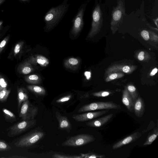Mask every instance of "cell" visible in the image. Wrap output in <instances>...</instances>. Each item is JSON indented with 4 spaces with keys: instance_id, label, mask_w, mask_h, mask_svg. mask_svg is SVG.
I'll return each instance as SVG.
<instances>
[{
    "instance_id": "1",
    "label": "cell",
    "mask_w": 158,
    "mask_h": 158,
    "mask_svg": "<svg viewBox=\"0 0 158 158\" xmlns=\"http://www.w3.org/2000/svg\"><path fill=\"white\" fill-rule=\"evenodd\" d=\"M70 4L69 0H64L59 5L51 8L44 17L45 31H50L56 27L67 13Z\"/></svg>"
},
{
    "instance_id": "2",
    "label": "cell",
    "mask_w": 158,
    "mask_h": 158,
    "mask_svg": "<svg viewBox=\"0 0 158 158\" xmlns=\"http://www.w3.org/2000/svg\"><path fill=\"white\" fill-rule=\"evenodd\" d=\"M88 0L82 3L72 20V27L70 33L73 36H78L81 31L84 25V15L88 4Z\"/></svg>"
},
{
    "instance_id": "3",
    "label": "cell",
    "mask_w": 158,
    "mask_h": 158,
    "mask_svg": "<svg viewBox=\"0 0 158 158\" xmlns=\"http://www.w3.org/2000/svg\"><path fill=\"white\" fill-rule=\"evenodd\" d=\"M125 0H118L117 5L114 7L111 14V28L113 31L117 29L123 20L125 15Z\"/></svg>"
},
{
    "instance_id": "4",
    "label": "cell",
    "mask_w": 158,
    "mask_h": 158,
    "mask_svg": "<svg viewBox=\"0 0 158 158\" xmlns=\"http://www.w3.org/2000/svg\"><path fill=\"white\" fill-rule=\"evenodd\" d=\"M103 21L102 14L100 4L95 0L94 6L92 14L91 29L88 37H91L95 35L102 27Z\"/></svg>"
},
{
    "instance_id": "5",
    "label": "cell",
    "mask_w": 158,
    "mask_h": 158,
    "mask_svg": "<svg viewBox=\"0 0 158 158\" xmlns=\"http://www.w3.org/2000/svg\"><path fill=\"white\" fill-rule=\"evenodd\" d=\"M121 106L116 103L108 102H95L84 105L78 110L79 113L100 110L120 109Z\"/></svg>"
},
{
    "instance_id": "6",
    "label": "cell",
    "mask_w": 158,
    "mask_h": 158,
    "mask_svg": "<svg viewBox=\"0 0 158 158\" xmlns=\"http://www.w3.org/2000/svg\"><path fill=\"white\" fill-rule=\"evenodd\" d=\"M93 135L88 134H81L70 137L62 144L63 146L77 147L82 146L94 141Z\"/></svg>"
},
{
    "instance_id": "7",
    "label": "cell",
    "mask_w": 158,
    "mask_h": 158,
    "mask_svg": "<svg viewBox=\"0 0 158 158\" xmlns=\"http://www.w3.org/2000/svg\"><path fill=\"white\" fill-rule=\"evenodd\" d=\"M21 105L19 117L23 120L33 119L38 113V107L31 103L28 99L23 102Z\"/></svg>"
},
{
    "instance_id": "8",
    "label": "cell",
    "mask_w": 158,
    "mask_h": 158,
    "mask_svg": "<svg viewBox=\"0 0 158 158\" xmlns=\"http://www.w3.org/2000/svg\"><path fill=\"white\" fill-rule=\"evenodd\" d=\"M44 135V133L42 131H34L22 137L14 144L15 146L19 147H28L38 141Z\"/></svg>"
},
{
    "instance_id": "9",
    "label": "cell",
    "mask_w": 158,
    "mask_h": 158,
    "mask_svg": "<svg viewBox=\"0 0 158 158\" xmlns=\"http://www.w3.org/2000/svg\"><path fill=\"white\" fill-rule=\"evenodd\" d=\"M36 121L34 119L23 120L10 127L8 129V135L13 137L26 131L34 126Z\"/></svg>"
},
{
    "instance_id": "10",
    "label": "cell",
    "mask_w": 158,
    "mask_h": 158,
    "mask_svg": "<svg viewBox=\"0 0 158 158\" xmlns=\"http://www.w3.org/2000/svg\"><path fill=\"white\" fill-rule=\"evenodd\" d=\"M109 112V110L106 109L99 111L89 112L81 114H74L73 116V118L77 122H85L95 118Z\"/></svg>"
},
{
    "instance_id": "11",
    "label": "cell",
    "mask_w": 158,
    "mask_h": 158,
    "mask_svg": "<svg viewBox=\"0 0 158 158\" xmlns=\"http://www.w3.org/2000/svg\"><path fill=\"white\" fill-rule=\"evenodd\" d=\"M141 136V133L138 131L127 136L114 144L112 147L113 149H118L121 147L138 139Z\"/></svg>"
},
{
    "instance_id": "12",
    "label": "cell",
    "mask_w": 158,
    "mask_h": 158,
    "mask_svg": "<svg viewBox=\"0 0 158 158\" xmlns=\"http://www.w3.org/2000/svg\"><path fill=\"white\" fill-rule=\"evenodd\" d=\"M113 114L110 113L100 118L90 121L86 123V125L92 127H99L108 122L112 117Z\"/></svg>"
},
{
    "instance_id": "13",
    "label": "cell",
    "mask_w": 158,
    "mask_h": 158,
    "mask_svg": "<svg viewBox=\"0 0 158 158\" xmlns=\"http://www.w3.org/2000/svg\"><path fill=\"white\" fill-rule=\"evenodd\" d=\"M55 115L59 122V128L69 132L71 129L72 125L67 118L65 116L62 115L57 111L56 112Z\"/></svg>"
},
{
    "instance_id": "14",
    "label": "cell",
    "mask_w": 158,
    "mask_h": 158,
    "mask_svg": "<svg viewBox=\"0 0 158 158\" xmlns=\"http://www.w3.org/2000/svg\"><path fill=\"white\" fill-rule=\"evenodd\" d=\"M122 102L128 110L131 112H134V102L127 89H125L123 91Z\"/></svg>"
},
{
    "instance_id": "15",
    "label": "cell",
    "mask_w": 158,
    "mask_h": 158,
    "mask_svg": "<svg viewBox=\"0 0 158 158\" xmlns=\"http://www.w3.org/2000/svg\"><path fill=\"white\" fill-rule=\"evenodd\" d=\"M145 110L144 102L142 98L138 97L135 102L134 107V111L136 116L142 117L144 114Z\"/></svg>"
},
{
    "instance_id": "16",
    "label": "cell",
    "mask_w": 158,
    "mask_h": 158,
    "mask_svg": "<svg viewBox=\"0 0 158 158\" xmlns=\"http://www.w3.org/2000/svg\"><path fill=\"white\" fill-rule=\"evenodd\" d=\"M31 64H38L42 67H45L49 64V60L45 56L40 55L32 56L28 60Z\"/></svg>"
},
{
    "instance_id": "17",
    "label": "cell",
    "mask_w": 158,
    "mask_h": 158,
    "mask_svg": "<svg viewBox=\"0 0 158 158\" xmlns=\"http://www.w3.org/2000/svg\"><path fill=\"white\" fill-rule=\"evenodd\" d=\"M80 63V60L78 59L71 57L65 60L64 64L66 68L75 70L78 68Z\"/></svg>"
},
{
    "instance_id": "18",
    "label": "cell",
    "mask_w": 158,
    "mask_h": 158,
    "mask_svg": "<svg viewBox=\"0 0 158 158\" xmlns=\"http://www.w3.org/2000/svg\"><path fill=\"white\" fill-rule=\"evenodd\" d=\"M18 109L21 107L22 103L28 99V96L26 90L23 87L17 89Z\"/></svg>"
},
{
    "instance_id": "19",
    "label": "cell",
    "mask_w": 158,
    "mask_h": 158,
    "mask_svg": "<svg viewBox=\"0 0 158 158\" xmlns=\"http://www.w3.org/2000/svg\"><path fill=\"white\" fill-rule=\"evenodd\" d=\"M33 70L31 64L28 61L21 64L18 67V71L24 74H27L31 72Z\"/></svg>"
},
{
    "instance_id": "20",
    "label": "cell",
    "mask_w": 158,
    "mask_h": 158,
    "mask_svg": "<svg viewBox=\"0 0 158 158\" xmlns=\"http://www.w3.org/2000/svg\"><path fill=\"white\" fill-rule=\"evenodd\" d=\"M158 135V128L157 127L154 128L153 130L150 132L147 138V139L143 144L145 146L152 144L156 139Z\"/></svg>"
},
{
    "instance_id": "21",
    "label": "cell",
    "mask_w": 158,
    "mask_h": 158,
    "mask_svg": "<svg viewBox=\"0 0 158 158\" xmlns=\"http://www.w3.org/2000/svg\"><path fill=\"white\" fill-rule=\"evenodd\" d=\"M27 87L30 91L36 94L43 96L46 94L45 89L42 86L31 85H27Z\"/></svg>"
},
{
    "instance_id": "22",
    "label": "cell",
    "mask_w": 158,
    "mask_h": 158,
    "mask_svg": "<svg viewBox=\"0 0 158 158\" xmlns=\"http://www.w3.org/2000/svg\"><path fill=\"white\" fill-rule=\"evenodd\" d=\"M25 80L27 83L33 84H39L41 81V78L36 74L26 76L25 77Z\"/></svg>"
},
{
    "instance_id": "23",
    "label": "cell",
    "mask_w": 158,
    "mask_h": 158,
    "mask_svg": "<svg viewBox=\"0 0 158 158\" xmlns=\"http://www.w3.org/2000/svg\"><path fill=\"white\" fill-rule=\"evenodd\" d=\"M2 112L4 113L6 119L8 121L13 122L16 120V117L14 114L10 110L3 108Z\"/></svg>"
},
{
    "instance_id": "24",
    "label": "cell",
    "mask_w": 158,
    "mask_h": 158,
    "mask_svg": "<svg viewBox=\"0 0 158 158\" xmlns=\"http://www.w3.org/2000/svg\"><path fill=\"white\" fill-rule=\"evenodd\" d=\"M127 89L135 103L138 97L135 88L133 85H130L127 87Z\"/></svg>"
},
{
    "instance_id": "25",
    "label": "cell",
    "mask_w": 158,
    "mask_h": 158,
    "mask_svg": "<svg viewBox=\"0 0 158 158\" xmlns=\"http://www.w3.org/2000/svg\"><path fill=\"white\" fill-rule=\"evenodd\" d=\"M10 92V89L5 88L0 90V101L4 102L7 99Z\"/></svg>"
},
{
    "instance_id": "26",
    "label": "cell",
    "mask_w": 158,
    "mask_h": 158,
    "mask_svg": "<svg viewBox=\"0 0 158 158\" xmlns=\"http://www.w3.org/2000/svg\"><path fill=\"white\" fill-rule=\"evenodd\" d=\"M24 44L23 41H20L15 45L13 50V54L15 56L21 51Z\"/></svg>"
},
{
    "instance_id": "27",
    "label": "cell",
    "mask_w": 158,
    "mask_h": 158,
    "mask_svg": "<svg viewBox=\"0 0 158 158\" xmlns=\"http://www.w3.org/2000/svg\"><path fill=\"white\" fill-rule=\"evenodd\" d=\"M11 148L10 146L4 141L0 140V151H5L10 150Z\"/></svg>"
},
{
    "instance_id": "28",
    "label": "cell",
    "mask_w": 158,
    "mask_h": 158,
    "mask_svg": "<svg viewBox=\"0 0 158 158\" xmlns=\"http://www.w3.org/2000/svg\"><path fill=\"white\" fill-rule=\"evenodd\" d=\"M111 92L109 91H104L93 93L92 94L95 97H103L109 96Z\"/></svg>"
},
{
    "instance_id": "29",
    "label": "cell",
    "mask_w": 158,
    "mask_h": 158,
    "mask_svg": "<svg viewBox=\"0 0 158 158\" xmlns=\"http://www.w3.org/2000/svg\"><path fill=\"white\" fill-rule=\"evenodd\" d=\"M10 35H7L0 43V54L6 46L10 38Z\"/></svg>"
},
{
    "instance_id": "30",
    "label": "cell",
    "mask_w": 158,
    "mask_h": 158,
    "mask_svg": "<svg viewBox=\"0 0 158 158\" xmlns=\"http://www.w3.org/2000/svg\"><path fill=\"white\" fill-rule=\"evenodd\" d=\"M85 156L84 157L85 158H102L105 157V156L104 155H100L98 154H97L94 153H91L87 154L86 155H85Z\"/></svg>"
},
{
    "instance_id": "31",
    "label": "cell",
    "mask_w": 158,
    "mask_h": 158,
    "mask_svg": "<svg viewBox=\"0 0 158 158\" xmlns=\"http://www.w3.org/2000/svg\"><path fill=\"white\" fill-rule=\"evenodd\" d=\"M72 97L71 94H69L63 97L56 100V102L58 103H62L69 100Z\"/></svg>"
},
{
    "instance_id": "32",
    "label": "cell",
    "mask_w": 158,
    "mask_h": 158,
    "mask_svg": "<svg viewBox=\"0 0 158 158\" xmlns=\"http://www.w3.org/2000/svg\"><path fill=\"white\" fill-rule=\"evenodd\" d=\"M7 84L5 80L0 76V90L5 88H6Z\"/></svg>"
},
{
    "instance_id": "33",
    "label": "cell",
    "mask_w": 158,
    "mask_h": 158,
    "mask_svg": "<svg viewBox=\"0 0 158 158\" xmlns=\"http://www.w3.org/2000/svg\"><path fill=\"white\" fill-rule=\"evenodd\" d=\"M141 35L143 38L145 40H148L149 39V33L145 30H143L141 32Z\"/></svg>"
},
{
    "instance_id": "34",
    "label": "cell",
    "mask_w": 158,
    "mask_h": 158,
    "mask_svg": "<svg viewBox=\"0 0 158 158\" xmlns=\"http://www.w3.org/2000/svg\"><path fill=\"white\" fill-rule=\"evenodd\" d=\"M53 157L54 158H77V157H81L78 156H65L64 155H60L59 154H55L53 156Z\"/></svg>"
},
{
    "instance_id": "35",
    "label": "cell",
    "mask_w": 158,
    "mask_h": 158,
    "mask_svg": "<svg viewBox=\"0 0 158 158\" xmlns=\"http://www.w3.org/2000/svg\"><path fill=\"white\" fill-rule=\"evenodd\" d=\"M144 52L143 51H141L139 52L138 56V59L139 60H142L144 58Z\"/></svg>"
},
{
    "instance_id": "36",
    "label": "cell",
    "mask_w": 158,
    "mask_h": 158,
    "mask_svg": "<svg viewBox=\"0 0 158 158\" xmlns=\"http://www.w3.org/2000/svg\"><path fill=\"white\" fill-rule=\"evenodd\" d=\"M118 74L117 73H114L110 75L109 77V78L111 80L114 79L118 77Z\"/></svg>"
},
{
    "instance_id": "37",
    "label": "cell",
    "mask_w": 158,
    "mask_h": 158,
    "mask_svg": "<svg viewBox=\"0 0 158 158\" xmlns=\"http://www.w3.org/2000/svg\"><path fill=\"white\" fill-rule=\"evenodd\" d=\"M130 70V68L129 66L127 65L125 66H124L123 69V71L125 73H127L129 72Z\"/></svg>"
},
{
    "instance_id": "38",
    "label": "cell",
    "mask_w": 158,
    "mask_h": 158,
    "mask_svg": "<svg viewBox=\"0 0 158 158\" xmlns=\"http://www.w3.org/2000/svg\"><path fill=\"white\" fill-rule=\"evenodd\" d=\"M158 69L156 68H155L152 70L150 74V75L153 76L155 75L157 72Z\"/></svg>"
},
{
    "instance_id": "39",
    "label": "cell",
    "mask_w": 158,
    "mask_h": 158,
    "mask_svg": "<svg viewBox=\"0 0 158 158\" xmlns=\"http://www.w3.org/2000/svg\"><path fill=\"white\" fill-rule=\"evenodd\" d=\"M90 72H86L85 73V76L86 77L87 79H89L90 77Z\"/></svg>"
},
{
    "instance_id": "40",
    "label": "cell",
    "mask_w": 158,
    "mask_h": 158,
    "mask_svg": "<svg viewBox=\"0 0 158 158\" xmlns=\"http://www.w3.org/2000/svg\"><path fill=\"white\" fill-rule=\"evenodd\" d=\"M153 21L154 22L155 24L156 25L157 28L158 27V18H156L154 19H153Z\"/></svg>"
},
{
    "instance_id": "41",
    "label": "cell",
    "mask_w": 158,
    "mask_h": 158,
    "mask_svg": "<svg viewBox=\"0 0 158 158\" xmlns=\"http://www.w3.org/2000/svg\"><path fill=\"white\" fill-rule=\"evenodd\" d=\"M3 23V21L2 20H0V30H1Z\"/></svg>"
},
{
    "instance_id": "42",
    "label": "cell",
    "mask_w": 158,
    "mask_h": 158,
    "mask_svg": "<svg viewBox=\"0 0 158 158\" xmlns=\"http://www.w3.org/2000/svg\"><path fill=\"white\" fill-rule=\"evenodd\" d=\"M6 0H0V6Z\"/></svg>"
},
{
    "instance_id": "43",
    "label": "cell",
    "mask_w": 158,
    "mask_h": 158,
    "mask_svg": "<svg viewBox=\"0 0 158 158\" xmlns=\"http://www.w3.org/2000/svg\"><path fill=\"white\" fill-rule=\"evenodd\" d=\"M23 2H28L30 0H21Z\"/></svg>"
}]
</instances>
